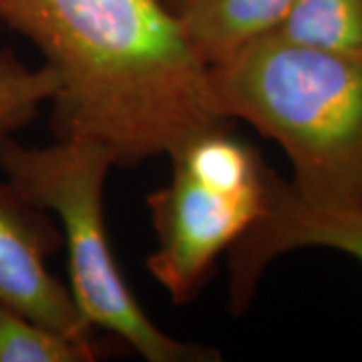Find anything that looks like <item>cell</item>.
<instances>
[{"label": "cell", "instance_id": "1", "mask_svg": "<svg viewBox=\"0 0 362 362\" xmlns=\"http://www.w3.org/2000/svg\"><path fill=\"white\" fill-rule=\"evenodd\" d=\"M0 25L59 77L54 139L101 141L133 168L226 121L209 107L207 66L161 0H0Z\"/></svg>", "mask_w": 362, "mask_h": 362}, {"label": "cell", "instance_id": "2", "mask_svg": "<svg viewBox=\"0 0 362 362\" xmlns=\"http://www.w3.org/2000/svg\"><path fill=\"white\" fill-rule=\"evenodd\" d=\"M206 87L216 115L284 149L302 204L362 206V54L266 33L207 66Z\"/></svg>", "mask_w": 362, "mask_h": 362}, {"label": "cell", "instance_id": "3", "mask_svg": "<svg viewBox=\"0 0 362 362\" xmlns=\"http://www.w3.org/2000/svg\"><path fill=\"white\" fill-rule=\"evenodd\" d=\"M113 151L89 137L28 147L0 135V171L30 204L57 220L69 254V290L90 328L127 344L147 362H216L220 352L169 337L145 314L111 250L105 183Z\"/></svg>", "mask_w": 362, "mask_h": 362}, {"label": "cell", "instance_id": "4", "mask_svg": "<svg viewBox=\"0 0 362 362\" xmlns=\"http://www.w3.org/2000/svg\"><path fill=\"white\" fill-rule=\"evenodd\" d=\"M226 119L168 153L171 180L147 195L156 250L145 266L175 304L206 288L216 262L262 218L270 165Z\"/></svg>", "mask_w": 362, "mask_h": 362}, {"label": "cell", "instance_id": "5", "mask_svg": "<svg viewBox=\"0 0 362 362\" xmlns=\"http://www.w3.org/2000/svg\"><path fill=\"white\" fill-rule=\"evenodd\" d=\"M57 220L8 181L0 183V302L78 342H95L73 294L47 266L63 247Z\"/></svg>", "mask_w": 362, "mask_h": 362}, {"label": "cell", "instance_id": "6", "mask_svg": "<svg viewBox=\"0 0 362 362\" xmlns=\"http://www.w3.org/2000/svg\"><path fill=\"white\" fill-rule=\"evenodd\" d=\"M302 247H328L362 264V206L324 211L302 204L274 169L268 175L266 209L228 250L230 308L244 314L272 262Z\"/></svg>", "mask_w": 362, "mask_h": 362}, {"label": "cell", "instance_id": "7", "mask_svg": "<svg viewBox=\"0 0 362 362\" xmlns=\"http://www.w3.org/2000/svg\"><path fill=\"white\" fill-rule=\"evenodd\" d=\"M294 0H192L180 16L183 35L206 66L272 33Z\"/></svg>", "mask_w": 362, "mask_h": 362}, {"label": "cell", "instance_id": "8", "mask_svg": "<svg viewBox=\"0 0 362 362\" xmlns=\"http://www.w3.org/2000/svg\"><path fill=\"white\" fill-rule=\"evenodd\" d=\"M272 33L294 42L362 54V0H294Z\"/></svg>", "mask_w": 362, "mask_h": 362}, {"label": "cell", "instance_id": "9", "mask_svg": "<svg viewBox=\"0 0 362 362\" xmlns=\"http://www.w3.org/2000/svg\"><path fill=\"white\" fill-rule=\"evenodd\" d=\"M97 342H78L0 302V362H93Z\"/></svg>", "mask_w": 362, "mask_h": 362}, {"label": "cell", "instance_id": "10", "mask_svg": "<svg viewBox=\"0 0 362 362\" xmlns=\"http://www.w3.org/2000/svg\"><path fill=\"white\" fill-rule=\"evenodd\" d=\"M59 93V77L51 66H26L16 52L0 49V135L26 127Z\"/></svg>", "mask_w": 362, "mask_h": 362}, {"label": "cell", "instance_id": "11", "mask_svg": "<svg viewBox=\"0 0 362 362\" xmlns=\"http://www.w3.org/2000/svg\"><path fill=\"white\" fill-rule=\"evenodd\" d=\"M163 2V6L168 8L169 13L175 14L177 18H180L181 14L185 13V8L192 4V0H161Z\"/></svg>", "mask_w": 362, "mask_h": 362}]
</instances>
